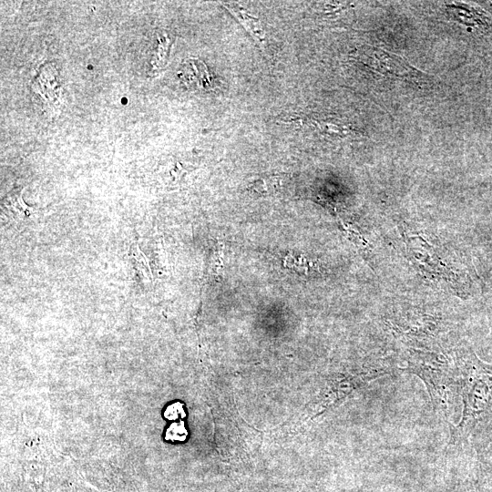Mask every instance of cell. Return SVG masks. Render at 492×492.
<instances>
[{
	"label": "cell",
	"instance_id": "obj_2",
	"mask_svg": "<svg viewBox=\"0 0 492 492\" xmlns=\"http://www.w3.org/2000/svg\"><path fill=\"white\" fill-rule=\"evenodd\" d=\"M408 370L425 382L435 408L446 412L448 394L452 392L455 378L447 364L422 357L411 361Z\"/></svg>",
	"mask_w": 492,
	"mask_h": 492
},
{
	"label": "cell",
	"instance_id": "obj_10",
	"mask_svg": "<svg viewBox=\"0 0 492 492\" xmlns=\"http://www.w3.org/2000/svg\"><path fill=\"white\" fill-rule=\"evenodd\" d=\"M131 254H132L133 259L135 260L136 268L140 272H142V275L151 280L152 274H151L149 264L148 262V259L146 258L144 253L139 250L138 245L133 246L131 250Z\"/></svg>",
	"mask_w": 492,
	"mask_h": 492
},
{
	"label": "cell",
	"instance_id": "obj_11",
	"mask_svg": "<svg viewBox=\"0 0 492 492\" xmlns=\"http://www.w3.org/2000/svg\"><path fill=\"white\" fill-rule=\"evenodd\" d=\"M317 127L325 134L331 136H342L344 132L343 127L330 122H317Z\"/></svg>",
	"mask_w": 492,
	"mask_h": 492
},
{
	"label": "cell",
	"instance_id": "obj_6",
	"mask_svg": "<svg viewBox=\"0 0 492 492\" xmlns=\"http://www.w3.org/2000/svg\"><path fill=\"white\" fill-rule=\"evenodd\" d=\"M281 183L277 177L259 179L251 182L249 189L261 196L272 195L279 189Z\"/></svg>",
	"mask_w": 492,
	"mask_h": 492
},
{
	"label": "cell",
	"instance_id": "obj_7",
	"mask_svg": "<svg viewBox=\"0 0 492 492\" xmlns=\"http://www.w3.org/2000/svg\"><path fill=\"white\" fill-rule=\"evenodd\" d=\"M223 248L224 246L221 243L216 246L215 251L211 256L210 262L209 274L215 281L222 280Z\"/></svg>",
	"mask_w": 492,
	"mask_h": 492
},
{
	"label": "cell",
	"instance_id": "obj_3",
	"mask_svg": "<svg viewBox=\"0 0 492 492\" xmlns=\"http://www.w3.org/2000/svg\"><path fill=\"white\" fill-rule=\"evenodd\" d=\"M227 9L239 20L246 31L259 43L263 42L264 32L260 21L247 13L244 9L234 4L225 5Z\"/></svg>",
	"mask_w": 492,
	"mask_h": 492
},
{
	"label": "cell",
	"instance_id": "obj_1",
	"mask_svg": "<svg viewBox=\"0 0 492 492\" xmlns=\"http://www.w3.org/2000/svg\"><path fill=\"white\" fill-rule=\"evenodd\" d=\"M356 59L370 72L384 78L423 85L430 81V76L416 69L403 57L379 47L364 46L356 55Z\"/></svg>",
	"mask_w": 492,
	"mask_h": 492
},
{
	"label": "cell",
	"instance_id": "obj_4",
	"mask_svg": "<svg viewBox=\"0 0 492 492\" xmlns=\"http://www.w3.org/2000/svg\"><path fill=\"white\" fill-rule=\"evenodd\" d=\"M452 15L460 23L476 26L489 27L490 23L487 17L478 10L468 5H452Z\"/></svg>",
	"mask_w": 492,
	"mask_h": 492
},
{
	"label": "cell",
	"instance_id": "obj_9",
	"mask_svg": "<svg viewBox=\"0 0 492 492\" xmlns=\"http://www.w3.org/2000/svg\"><path fill=\"white\" fill-rule=\"evenodd\" d=\"M170 43V39L166 34H163L159 39V48L155 56V68H161L165 66L169 52Z\"/></svg>",
	"mask_w": 492,
	"mask_h": 492
},
{
	"label": "cell",
	"instance_id": "obj_8",
	"mask_svg": "<svg viewBox=\"0 0 492 492\" xmlns=\"http://www.w3.org/2000/svg\"><path fill=\"white\" fill-rule=\"evenodd\" d=\"M284 266L297 273L307 274L312 270V261L303 256L288 254L284 259Z\"/></svg>",
	"mask_w": 492,
	"mask_h": 492
},
{
	"label": "cell",
	"instance_id": "obj_5",
	"mask_svg": "<svg viewBox=\"0 0 492 492\" xmlns=\"http://www.w3.org/2000/svg\"><path fill=\"white\" fill-rule=\"evenodd\" d=\"M3 204L15 220H25L33 211L32 209L24 202L22 191L19 190L8 195L5 199Z\"/></svg>",
	"mask_w": 492,
	"mask_h": 492
}]
</instances>
